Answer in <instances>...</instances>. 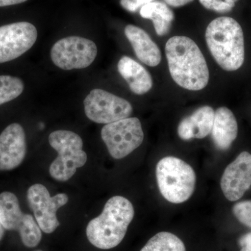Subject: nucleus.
<instances>
[{
    "instance_id": "f257e3e1",
    "label": "nucleus",
    "mask_w": 251,
    "mask_h": 251,
    "mask_svg": "<svg viewBox=\"0 0 251 251\" xmlns=\"http://www.w3.org/2000/svg\"><path fill=\"white\" fill-rule=\"evenodd\" d=\"M166 54L171 76L180 87L199 91L207 85L209 69L204 55L192 39L173 36L167 41Z\"/></svg>"
},
{
    "instance_id": "f03ea898",
    "label": "nucleus",
    "mask_w": 251,
    "mask_h": 251,
    "mask_svg": "<svg viewBox=\"0 0 251 251\" xmlns=\"http://www.w3.org/2000/svg\"><path fill=\"white\" fill-rule=\"evenodd\" d=\"M134 215V208L128 199L120 196L110 198L100 216L87 225L86 233L89 242L103 250L117 247L125 238Z\"/></svg>"
},
{
    "instance_id": "7ed1b4c3",
    "label": "nucleus",
    "mask_w": 251,
    "mask_h": 251,
    "mask_svg": "<svg viewBox=\"0 0 251 251\" xmlns=\"http://www.w3.org/2000/svg\"><path fill=\"white\" fill-rule=\"evenodd\" d=\"M206 44L213 57L225 71L234 72L242 67L245 59L242 28L232 18H216L206 27Z\"/></svg>"
},
{
    "instance_id": "20e7f679",
    "label": "nucleus",
    "mask_w": 251,
    "mask_h": 251,
    "mask_svg": "<svg viewBox=\"0 0 251 251\" xmlns=\"http://www.w3.org/2000/svg\"><path fill=\"white\" fill-rule=\"evenodd\" d=\"M158 188L168 202L180 204L187 201L194 193L196 175L192 167L180 158L167 156L156 168Z\"/></svg>"
},
{
    "instance_id": "39448f33",
    "label": "nucleus",
    "mask_w": 251,
    "mask_h": 251,
    "mask_svg": "<svg viewBox=\"0 0 251 251\" xmlns=\"http://www.w3.org/2000/svg\"><path fill=\"white\" fill-rule=\"evenodd\" d=\"M49 143L58 153L49 168L50 175L54 179L67 181L75 175L77 168L85 166L87 155L82 150L83 142L80 135L70 130H55L50 134Z\"/></svg>"
},
{
    "instance_id": "423d86ee",
    "label": "nucleus",
    "mask_w": 251,
    "mask_h": 251,
    "mask_svg": "<svg viewBox=\"0 0 251 251\" xmlns=\"http://www.w3.org/2000/svg\"><path fill=\"white\" fill-rule=\"evenodd\" d=\"M101 138L110 156L122 159L139 148L144 140V133L140 120L128 117L104 126Z\"/></svg>"
},
{
    "instance_id": "0eeeda50",
    "label": "nucleus",
    "mask_w": 251,
    "mask_h": 251,
    "mask_svg": "<svg viewBox=\"0 0 251 251\" xmlns=\"http://www.w3.org/2000/svg\"><path fill=\"white\" fill-rule=\"evenodd\" d=\"M0 219L5 229L18 232L26 247H36L40 243L42 233L39 225L32 216L23 212L14 193L0 194Z\"/></svg>"
},
{
    "instance_id": "6e6552de",
    "label": "nucleus",
    "mask_w": 251,
    "mask_h": 251,
    "mask_svg": "<svg viewBox=\"0 0 251 251\" xmlns=\"http://www.w3.org/2000/svg\"><path fill=\"white\" fill-rule=\"evenodd\" d=\"M98 52L93 41L80 36H69L56 42L50 51L52 62L63 70L90 67Z\"/></svg>"
},
{
    "instance_id": "1a4fd4ad",
    "label": "nucleus",
    "mask_w": 251,
    "mask_h": 251,
    "mask_svg": "<svg viewBox=\"0 0 251 251\" xmlns=\"http://www.w3.org/2000/svg\"><path fill=\"white\" fill-rule=\"evenodd\" d=\"M84 108L89 120L105 125L128 118L133 112L128 100L100 89L91 91L84 100Z\"/></svg>"
},
{
    "instance_id": "9d476101",
    "label": "nucleus",
    "mask_w": 251,
    "mask_h": 251,
    "mask_svg": "<svg viewBox=\"0 0 251 251\" xmlns=\"http://www.w3.org/2000/svg\"><path fill=\"white\" fill-rule=\"evenodd\" d=\"M28 204L34 213L39 227L46 234L52 233L59 226L57 211L69 201L67 194L59 193L51 197L47 188L41 184L32 185L28 189Z\"/></svg>"
},
{
    "instance_id": "9b49d317",
    "label": "nucleus",
    "mask_w": 251,
    "mask_h": 251,
    "mask_svg": "<svg viewBox=\"0 0 251 251\" xmlns=\"http://www.w3.org/2000/svg\"><path fill=\"white\" fill-rule=\"evenodd\" d=\"M38 37L35 26L18 22L0 27V64L21 57L35 44Z\"/></svg>"
},
{
    "instance_id": "f8f14e48",
    "label": "nucleus",
    "mask_w": 251,
    "mask_h": 251,
    "mask_svg": "<svg viewBox=\"0 0 251 251\" xmlns=\"http://www.w3.org/2000/svg\"><path fill=\"white\" fill-rule=\"evenodd\" d=\"M251 186V154L243 151L225 170L221 187L225 197L237 201Z\"/></svg>"
},
{
    "instance_id": "ddd939ff",
    "label": "nucleus",
    "mask_w": 251,
    "mask_h": 251,
    "mask_svg": "<svg viewBox=\"0 0 251 251\" xmlns=\"http://www.w3.org/2000/svg\"><path fill=\"white\" fill-rule=\"evenodd\" d=\"M27 143L24 128L18 123L8 126L0 134V171H12L25 158Z\"/></svg>"
},
{
    "instance_id": "4468645a",
    "label": "nucleus",
    "mask_w": 251,
    "mask_h": 251,
    "mask_svg": "<svg viewBox=\"0 0 251 251\" xmlns=\"http://www.w3.org/2000/svg\"><path fill=\"white\" fill-rule=\"evenodd\" d=\"M215 111L210 106H203L193 112L191 116L183 119L178 126V135L181 139H202L210 134L214 124Z\"/></svg>"
},
{
    "instance_id": "2eb2a0df",
    "label": "nucleus",
    "mask_w": 251,
    "mask_h": 251,
    "mask_svg": "<svg viewBox=\"0 0 251 251\" xmlns=\"http://www.w3.org/2000/svg\"><path fill=\"white\" fill-rule=\"evenodd\" d=\"M125 33L137 57L142 62L151 67L160 64L161 50L146 31L133 25H128L125 27Z\"/></svg>"
},
{
    "instance_id": "dca6fc26",
    "label": "nucleus",
    "mask_w": 251,
    "mask_h": 251,
    "mask_svg": "<svg viewBox=\"0 0 251 251\" xmlns=\"http://www.w3.org/2000/svg\"><path fill=\"white\" fill-rule=\"evenodd\" d=\"M211 138L216 148L227 150L237 138L238 125L234 114L226 107H221L215 111Z\"/></svg>"
},
{
    "instance_id": "f3484780",
    "label": "nucleus",
    "mask_w": 251,
    "mask_h": 251,
    "mask_svg": "<svg viewBox=\"0 0 251 251\" xmlns=\"http://www.w3.org/2000/svg\"><path fill=\"white\" fill-rule=\"evenodd\" d=\"M117 69L133 93L143 95L152 87V78L150 73L134 59L124 56L119 61Z\"/></svg>"
},
{
    "instance_id": "a211bd4d",
    "label": "nucleus",
    "mask_w": 251,
    "mask_h": 251,
    "mask_svg": "<svg viewBox=\"0 0 251 251\" xmlns=\"http://www.w3.org/2000/svg\"><path fill=\"white\" fill-rule=\"evenodd\" d=\"M140 16L152 21L155 31L158 36L166 35L169 32L175 16L172 10L165 3L152 1L140 9Z\"/></svg>"
},
{
    "instance_id": "6ab92c4d",
    "label": "nucleus",
    "mask_w": 251,
    "mask_h": 251,
    "mask_svg": "<svg viewBox=\"0 0 251 251\" xmlns=\"http://www.w3.org/2000/svg\"><path fill=\"white\" fill-rule=\"evenodd\" d=\"M140 251H186L179 237L171 232H161L151 237Z\"/></svg>"
},
{
    "instance_id": "aec40b11",
    "label": "nucleus",
    "mask_w": 251,
    "mask_h": 251,
    "mask_svg": "<svg viewBox=\"0 0 251 251\" xmlns=\"http://www.w3.org/2000/svg\"><path fill=\"white\" fill-rule=\"evenodd\" d=\"M24 87V82L19 77L0 75V105L18 98Z\"/></svg>"
},
{
    "instance_id": "412c9836",
    "label": "nucleus",
    "mask_w": 251,
    "mask_h": 251,
    "mask_svg": "<svg viewBox=\"0 0 251 251\" xmlns=\"http://www.w3.org/2000/svg\"><path fill=\"white\" fill-rule=\"evenodd\" d=\"M232 211L239 222L251 228V201L237 202Z\"/></svg>"
},
{
    "instance_id": "4be33fe9",
    "label": "nucleus",
    "mask_w": 251,
    "mask_h": 251,
    "mask_svg": "<svg viewBox=\"0 0 251 251\" xmlns=\"http://www.w3.org/2000/svg\"><path fill=\"white\" fill-rule=\"evenodd\" d=\"M204 7L216 12L228 13L235 6L238 0H199Z\"/></svg>"
},
{
    "instance_id": "5701e85b",
    "label": "nucleus",
    "mask_w": 251,
    "mask_h": 251,
    "mask_svg": "<svg viewBox=\"0 0 251 251\" xmlns=\"http://www.w3.org/2000/svg\"><path fill=\"white\" fill-rule=\"evenodd\" d=\"M153 0H121L120 4L124 9L130 12H136L145 5L152 2Z\"/></svg>"
},
{
    "instance_id": "b1692460",
    "label": "nucleus",
    "mask_w": 251,
    "mask_h": 251,
    "mask_svg": "<svg viewBox=\"0 0 251 251\" xmlns=\"http://www.w3.org/2000/svg\"><path fill=\"white\" fill-rule=\"evenodd\" d=\"M240 251H251V232L244 234L239 239Z\"/></svg>"
},
{
    "instance_id": "393cba45",
    "label": "nucleus",
    "mask_w": 251,
    "mask_h": 251,
    "mask_svg": "<svg viewBox=\"0 0 251 251\" xmlns=\"http://www.w3.org/2000/svg\"><path fill=\"white\" fill-rule=\"evenodd\" d=\"M165 2L173 7H180L191 2L193 0H164Z\"/></svg>"
},
{
    "instance_id": "a878e982",
    "label": "nucleus",
    "mask_w": 251,
    "mask_h": 251,
    "mask_svg": "<svg viewBox=\"0 0 251 251\" xmlns=\"http://www.w3.org/2000/svg\"><path fill=\"white\" fill-rule=\"evenodd\" d=\"M27 0H0V7L22 4L23 2H25Z\"/></svg>"
},
{
    "instance_id": "bb28decb",
    "label": "nucleus",
    "mask_w": 251,
    "mask_h": 251,
    "mask_svg": "<svg viewBox=\"0 0 251 251\" xmlns=\"http://www.w3.org/2000/svg\"><path fill=\"white\" fill-rule=\"evenodd\" d=\"M4 234V227L3 226L2 223H1V219H0V241L2 239L3 236Z\"/></svg>"
},
{
    "instance_id": "cd10ccee",
    "label": "nucleus",
    "mask_w": 251,
    "mask_h": 251,
    "mask_svg": "<svg viewBox=\"0 0 251 251\" xmlns=\"http://www.w3.org/2000/svg\"></svg>"
}]
</instances>
